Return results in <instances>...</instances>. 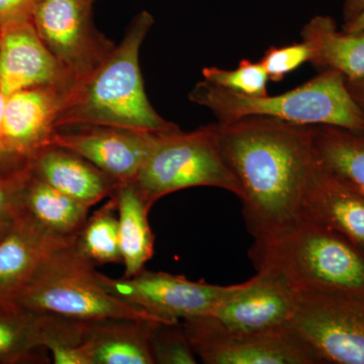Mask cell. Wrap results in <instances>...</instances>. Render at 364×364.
Segmentation results:
<instances>
[{"label": "cell", "mask_w": 364, "mask_h": 364, "mask_svg": "<svg viewBox=\"0 0 364 364\" xmlns=\"http://www.w3.org/2000/svg\"><path fill=\"white\" fill-rule=\"evenodd\" d=\"M212 127L225 161L240 182L249 233L259 238L293 223L317 166L314 126L252 116Z\"/></svg>", "instance_id": "6da1fadb"}, {"label": "cell", "mask_w": 364, "mask_h": 364, "mask_svg": "<svg viewBox=\"0 0 364 364\" xmlns=\"http://www.w3.org/2000/svg\"><path fill=\"white\" fill-rule=\"evenodd\" d=\"M153 23L147 11L136 14L104 63L67 93L57 117V130L107 127L160 133L179 129L155 111L144 87L139 56Z\"/></svg>", "instance_id": "7a4b0ae2"}, {"label": "cell", "mask_w": 364, "mask_h": 364, "mask_svg": "<svg viewBox=\"0 0 364 364\" xmlns=\"http://www.w3.org/2000/svg\"><path fill=\"white\" fill-rule=\"evenodd\" d=\"M249 257L299 294H335L364 303V251L334 230L299 215L254 239Z\"/></svg>", "instance_id": "3957f363"}, {"label": "cell", "mask_w": 364, "mask_h": 364, "mask_svg": "<svg viewBox=\"0 0 364 364\" xmlns=\"http://www.w3.org/2000/svg\"><path fill=\"white\" fill-rule=\"evenodd\" d=\"M188 97L210 109L218 122L264 116L364 133L363 112L347 90L346 77L336 70L320 71L308 82L275 97H249L203 80L196 83Z\"/></svg>", "instance_id": "277c9868"}, {"label": "cell", "mask_w": 364, "mask_h": 364, "mask_svg": "<svg viewBox=\"0 0 364 364\" xmlns=\"http://www.w3.org/2000/svg\"><path fill=\"white\" fill-rule=\"evenodd\" d=\"M16 306L33 312L85 321L130 318L176 322L163 320L109 293L95 265L76 250L74 244L56 249L42 261Z\"/></svg>", "instance_id": "5b68a950"}, {"label": "cell", "mask_w": 364, "mask_h": 364, "mask_svg": "<svg viewBox=\"0 0 364 364\" xmlns=\"http://www.w3.org/2000/svg\"><path fill=\"white\" fill-rule=\"evenodd\" d=\"M133 184L150 208L169 193L196 186L242 196L240 182L223 157L212 124L189 133L181 129L158 133Z\"/></svg>", "instance_id": "8992f818"}, {"label": "cell", "mask_w": 364, "mask_h": 364, "mask_svg": "<svg viewBox=\"0 0 364 364\" xmlns=\"http://www.w3.org/2000/svg\"><path fill=\"white\" fill-rule=\"evenodd\" d=\"M93 0H38L31 16L38 35L73 86L91 75L116 48L97 30Z\"/></svg>", "instance_id": "52a82bcc"}, {"label": "cell", "mask_w": 364, "mask_h": 364, "mask_svg": "<svg viewBox=\"0 0 364 364\" xmlns=\"http://www.w3.org/2000/svg\"><path fill=\"white\" fill-rule=\"evenodd\" d=\"M196 355L205 364H320L312 349L289 327L267 332H235L214 318L182 323Z\"/></svg>", "instance_id": "ba28073f"}, {"label": "cell", "mask_w": 364, "mask_h": 364, "mask_svg": "<svg viewBox=\"0 0 364 364\" xmlns=\"http://www.w3.org/2000/svg\"><path fill=\"white\" fill-rule=\"evenodd\" d=\"M289 328L321 363L364 364V303L335 294H299Z\"/></svg>", "instance_id": "9c48e42d"}, {"label": "cell", "mask_w": 364, "mask_h": 364, "mask_svg": "<svg viewBox=\"0 0 364 364\" xmlns=\"http://www.w3.org/2000/svg\"><path fill=\"white\" fill-rule=\"evenodd\" d=\"M100 279L117 298L166 321L210 316L235 287L191 282L181 275L145 268L130 277L116 279L100 273Z\"/></svg>", "instance_id": "30bf717a"}, {"label": "cell", "mask_w": 364, "mask_h": 364, "mask_svg": "<svg viewBox=\"0 0 364 364\" xmlns=\"http://www.w3.org/2000/svg\"><path fill=\"white\" fill-rule=\"evenodd\" d=\"M69 91L39 86L9 95L0 131V173L30 168L36 156L50 145Z\"/></svg>", "instance_id": "8fae6325"}, {"label": "cell", "mask_w": 364, "mask_h": 364, "mask_svg": "<svg viewBox=\"0 0 364 364\" xmlns=\"http://www.w3.org/2000/svg\"><path fill=\"white\" fill-rule=\"evenodd\" d=\"M299 293L277 275L257 272L233 291L210 314L225 329L235 332H267L289 327Z\"/></svg>", "instance_id": "7c38bea8"}, {"label": "cell", "mask_w": 364, "mask_h": 364, "mask_svg": "<svg viewBox=\"0 0 364 364\" xmlns=\"http://www.w3.org/2000/svg\"><path fill=\"white\" fill-rule=\"evenodd\" d=\"M73 80L41 40L31 18L0 26V85L7 97L39 86L70 90Z\"/></svg>", "instance_id": "4fadbf2b"}, {"label": "cell", "mask_w": 364, "mask_h": 364, "mask_svg": "<svg viewBox=\"0 0 364 364\" xmlns=\"http://www.w3.org/2000/svg\"><path fill=\"white\" fill-rule=\"evenodd\" d=\"M74 129L76 130L73 132H55L50 145L59 146L80 155L121 186L135 181L158 134L107 127Z\"/></svg>", "instance_id": "5bb4252c"}, {"label": "cell", "mask_w": 364, "mask_h": 364, "mask_svg": "<svg viewBox=\"0 0 364 364\" xmlns=\"http://www.w3.org/2000/svg\"><path fill=\"white\" fill-rule=\"evenodd\" d=\"M299 215L334 230L364 251V195L318 160Z\"/></svg>", "instance_id": "9a60e30c"}, {"label": "cell", "mask_w": 364, "mask_h": 364, "mask_svg": "<svg viewBox=\"0 0 364 364\" xmlns=\"http://www.w3.org/2000/svg\"><path fill=\"white\" fill-rule=\"evenodd\" d=\"M69 245L72 243L48 234L21 210L13 231L0 242V306L16 305L42 261Z\"/></svg>", "instance_id": "2e32d148"}, {"label": "cell", "mask_w": 364, "mask_h": 364, "mask_svg": "<svg viewBox=\"0 0 364 364\" xmlns=\"http://www.w3.org/2000/svg\"><path fill=\"white\" fill-rule=\"evenodd\" d=\"M30 169L41 181L90 208L111 198L121 186L93 163L56 145L41 151Z\"/></svg>", "instance_id": "e0dca14e"}, {"label": "cell", "mask_w": 364, "mask_h": 364, "mask_svg": "<svg viewBox=\"0 0 364 364\" xmlns=\"http://www.w3.org/2000/svg\"><path fill=\"white\" fill-rule=\"evenodd\" d=\"M148 323L130 318L90 321L82 353L86 364H153Z\"/></svg>", "instance_id": "ac0fdd59"}, {"label": "cell", "mask_w": 364, "mask_h": 364, "mask_svg": "<svg viewBox=\"0 0 364 364\" xmlns=\"http://www.w3.org/2000/svg\"><path fill=\"white\" fill-rule=\"evenodd\" d=\"M301 40L318 70L341 72L347 79L364 77V32H339L331 16H316L304 26Z\"/></svg>", "instance_id": "d6986e66"}, {"label": "cell", "mask_w": 364, "mask_h": 364, "mask_svg": "<svg viewBox=\"0 0 364 364\" xmlns=\"http://www.w3.org/2000/svg\"><path fill=\"white\" fill-rule=\"evenodd\" d=\"M90 208L33 173L21 193V210L48 234L67 243H75Z\"/></svg>", "instance_id": "ffe728a7"}, {"label": "cell", "mask_w": 364, "mask_h": 364, "mask_svg": "<svg viewBox=\"0 0 364 364\" xmlns=\"http://www.w3.org/2000/svg\"><path fill=\"white\" fill-rule=\"evenodd\" d=\"M119 240L124 265V277L145 268L154 254V234L148 220L151 208L133 183L119 186L116 193Z\"/></svg>", "instance_id": "44dd1931"}, {"label": "cell", "mask_w": 364, "mask_h": 364, "mask_svg": "<svg viewBox=\"0 0 364 364\" xmlns=\"http://www.w3.org/2000/svg\"><path fill=\"white\" fill-rule=\"evenodd\" d=\"M314 142L318 162L364 195V133L318 124Z\"/></svg>", "instance_id": "7402d4cb"}, {"label": "cell", "mask_w": 364, "mask_h": 364, "mask_svg": "<svg viewBox=\"0 0 364 364\" xmlns=\"http://www.w3.org/2000/svg\"><path fill=\"white\" fill-rule=\"evenodd\" d=\"M117 213V198L112 195L109 202L88 217L74 243L76 250L95 267L123 263Z\"/></svg>", "instance_id": "603a6c76"}, {"label": "cell", "mask_w": 364, "mask_h": 364, "mask_svg": "<svg viewBox=\"0 0 364 364\" xmlns=\"http://www.w3.org/2000/svg\"><path fill=\"white\" fill-rule=\"evenodd\" d=\"M90 321L56 314L38 313L37 341L56 364H86L82 345Z\"/></svg>", "instance_id": "cb8c5ba5"}, {"label": "cell", "mask_w": 364, "mask_h": 364, "mask_svg": "<svg viewBox=\"0 0 364 364\" xmlns=\"http://www.w3.org/2000/svg\"><path fill=\"white\" fill-rule=\"evenodd\" d=\"M38 313L20 306H0V364L41 363L36 356Z\"/></svg>", "instance_id": "d4e9b609"}, {"label": "cell", "mask_w": 364, "mask_h": 364, "mask_svg": "<svg viewBox=\"0 0 364 364\" xmlns=\"http://www.w3.org/2000/svg\"><path fill=\"white\" fill-rule=\"evenodd\" d=\"M148 344L153 364L198 363V356L179 321L148 323Z\"/></svg>", "instance_id": "484cf974"}, {"label": "cell", "mask_w": 364, "mask_h": 364, "mask_svg": "<svg viewBox=\"0 0 364 364\" xmlns=\"http://www.w3.org/2000/svg\"><path fill=\"white\" fill-rule=\"evenodd\" d=\"M203 80L249 95V97H267V82L269 80L264 67L259 62L242 60L235 70H224L218 67H205L203 69Z\"/></svg>", "instance_id": "4316f807"}, {"label": "cell", "mask_w": 364, "mask_h": 364, "mask_svg": "<svg viewBox=\"0 0 364 364\" xmlns=\"http://www.w3.org/2000/svg\"><path fill=\"white\" fill-rule=\"evenodd\" d=\"M30 168L0 173V242L13 231L21 210V196Z\"/></svg>", "instance_id": "83f0119b"}, {"label": "cell", "mask_w": 364, "mask_h": 364, "mask_svg": "<svg viewBox=\"0 0 364 364\" xmlns=\"http://www.w3.org/2000/svg\"><path fill=\"white\" fill-rule=\"evenodd\" d=\"M310 49L301 42L284 47L269 48L260 60V63L264 67L269 80L280 82L287 74L306 62H310Z\"/></svg>", "instance_id": "f1b7e54d"}, {"label": "cell", "mask_w": 364, "mask_h": 364, "mask_svg": "<svg viewBox=\"0 0 364 364\" xmlns=\"http://www.w3.org/2000/svg\"><path fill=\"white\" fill-rule=\"evenodd\" d=\"M38 0H0V26L9 21L31 18Z\"/></svg>", "instance_id": "f546056e"}, {"label": "cell", "mask_w": 364, "mask_h": 364, "mask_svg": "<svg viewBox=\"0 0 364 364\" xmlns=\"http://www.w3.org/2000/svg\"><path fill=\"white\" fill-rule=\"evenodd\" d=\"M347 90L354 102L360 107L364 114V77L358 79L346 78Z\"/></svg>", "instance_id": "4dcf8cb0"}, {"label": "cell", "mask_w": 364, "mask_h": 364, "mask_svg": "<svg viewBox=\"0 0 364 364\" xmlns=\"http://www.w3.org/2000/svg\"><path fill=\"white\" fill-rule=\"evenodd\" d=\"M364 11V0H346L343 6V25L351 23Z\"/></svg>", "instance_id": "1f68e13d"}, {"label": "cell", "mask_w": 364, "mask_h": 364, "mask_svg": "<svg viewBox=\"0 0 364 364\" xmlns=\"http://www.w3.org/2000/svg\"><path fill=\"white\" fill-rule=\"evenodd\" d=\"M342 32L358 33L364 32V11L351 23L342 26Z\"/></svg>", "instance_id": "d6a6232c"}, {"label": "cell", "mask_w": 364, "mask_h": 364, "mask_svg": "<svg viewBox=\"0 0 364 364\" xmlns=\"http://www.w3.org/2000/svg\"><path fill=\"white\" fill-rule=\"evenodd\" d=\"M7 95L2 90L0 85V131H1L2 123H4V114H6V107L7 102Z\"/></svg>", "instance_id": "836d02e7"}, {"label": "cell", "mask_w": 364, "mask_h": 364, "mask_svg": "<svg viewBox=\"0 0 364 364\" xmlns=\"http://www.w3.org/2000/svg\"><path fill=\"white\" fill-rule=\"evenodd\" d=\"M93 1H95H95H97V0H93Z\"/></svg>", "instance_id": "e575fe53"}]
</instances>
